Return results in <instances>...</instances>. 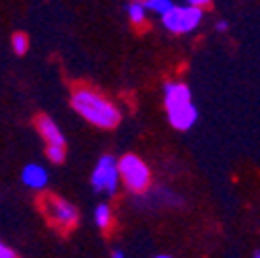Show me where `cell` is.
I'll return each mask as SVG.
<instances>
[{"label":"cell","instance_id":"cell-17","mask_svg":"<svg viewBox=\"0 0 260 258\" xmlns=\"http://www.w3.org/2000/svg\"><path fill=\"white\" fill-rule=\"evenodd\" d=\"M155 258H172V256H168V254H161V256H155Z\"/></svg>","mask_w":260,"mask_h":258},{"label":"cell","instance_id":"cell-4","mask_svg":"<svg viewBox=\"0 0 260 258\" xmlns=\"http://www.w3.org/2000/svg\"><path fill=\"white\" fill-rule=\"evenodd\" d=\"M120 168V178L124 182V186L135 192V195H141L145 192L151 184V170L147 168V164L135 153H128L118 161Z\"/></svg>","mask_w":260,"mask_h":258},{"label":"cell","instance_id":"cell-5","mask_svg":"<svg viewBox=\"0 0 260 258\" xmlns=\"http://www.w3.org/2000/svg\"><path fill=\"white\" fill-rule=\"evenodd\" d=\"M203 15L205 13L201 9H194L188 3H184V5H176L168 15L161 17V23H164V27L170 31V34L184 36L201 25Z\"/></svg>","mask_w":260,"mask_h":258},{"label":"cell","instance_id":"cell-10","mask_svg":"<svg viewBox=\"0 0 260 258\" xmlns=\"http://www.w3.org/2000/svg\"><path fill=\"white\" fill-rule=\"evenodd\" d=\"M126 11H128V19L133 21L135 25H143L145 21H147V9H145V5L143 3H130L128 7H126Z\"/></svg>","mask_w":260,"mask_h":258},{"label":"cell","instance_id":"cell-2","mask_svg":"<svg viewBox=\"0 0 260 258\" xmlns=\"http://www.w3.org/2000/svg\"><path fill=\"white\" fill-rule=\"evenodd\" d=\"M164 104L168 120L176 131H190L199 120V110L192 104V91L184 83H168L164 87Z\"/></svg>","mask_w":260,"mask_h":258},{"label":"cell","instance_id":"cell-12","mask_svg":"<svg viewBox=\"0 0 260 258\" xmlns=\"http://www.w3.org/2000/svg\"><path fill=\"white\" fill-rule=\"evenodd\" d=\"M27 48H29V38L25 34H21V31H19V34H15L13 36V50L21 56V54L27 52Z\"/></svg>","mask_w":260,"mask_h":258},{"label":"cell","instance_id":"cell-9","mask_svg":"<svg viewBox=\"0 0 260 258\" xmlns=\"http://www.w3.org/2000/svg\"><path fill=\"white\" fill-rule=\"evenodd\" d=\"M95 225L100 230H110V225H112V209L110 205L102 203V205H97L95 207Z\"/></svg>","mask_w":260,"mask_h":258},{"label":"cell","instance_id":"cell-6","mask_svg":"<svg viewBox=\"0 0 260 258\" xmlns=\"http://www.w3.org/2000/svg\"><path fill=\"white\" fill-rule=\"evenodd\" d=\"M118 161L120 159H116L114 155H102L100 157V161H97V166L91 174V186L95 192H106L108 197L116 195L118 182L122 180Z\"/></svg>","mask_w":260,"mask_h":258},{"label":"cell","instance_id":"cell-8","mask_svg":"<svg viewBox=\"0 0 260 258\" xmlns=\"http://www.w3.org/2000/svg\"><path fill=\"white\" fill-rule=\"evenodd\" d=\"M21 180L31 190H42L48 184V172L38 164H27L21 172Z\"/></svg>","mask_w":260,"mask_h":258},{"label":"cell","instance_id":"cell-15","mask_svg":"<svg viewBox=\"0 0 260 258\" xmlns=\"http://www.w3.org/2000/svg\"><path fill=\"white\" fill-rule=\"evenodd\" d=\"M215 27H217V31H227V27H230V23H227L225 19H221V21H219Z\"/></svg>","mask_w":260,"mask_h":258},{"label":"cell","instance_id":"cell-16","mask_svg":"<svg viewBox=\"0 0 260 258\" xmlns=\"http://www.w3.org/2000/svg\"><path fill=\"white\" fill-rule=\"evenodd\" d=\"M112 258H126V256H124V252L116 250V252H112Z\"/></svg>","mask_w":260,"mask_h":258},{"label":"cell","instance_id":"cell-1","mask_svg":"<svg viewBox=\"0 0 260 258\" xmlns=\"http://www.w3.org/2000/svg\"><path fill=\"white\" fill-rule=\"evenodd\" d=\"M71 106L73 110L85 118L87 122H91L97 128H116L122 120L120 110L106 98L100 91H95L91 87H77L71 95Z\"/></svg>","mask_w":260,"mask_h":258},{"label":"cell","instance_id":"cell-13","mask_svg":"<svg viewBox=\"0 0 260 258\" xmlns=\"http://www.w3.org/2000/svg\"><path fill=\"white\" fill-rule=\"evenodd\" d=\"M0 258H19L9 246H5L3 242H0Z\"/></svg>","mask_w":260,"mask_h":258},{"label":"cell","instance_id":"cell-14","mask_svg":"<svg viewBox=\"0 0 260 258\" xmlns=\"http://www.w3.org/2000/svg\"><path fill=\"white\" fill-rule=\"evenodd\" d=\"M188 5H190V7H194V9H201V11H205V9H209V7H211L209 0H188Z\"/></svg>","mask_w":260,"mask_h":258},{"label":"cell","instance_id":"cell-11","mask_svg":"<svg viewBox=\"0 0 260 258\" xmlns=\"http://www.w3.org/2000/svg\"><path fill=\"white\" fill-rule=\"evenodd\" d=\"M145 5V9L147 11H151V13H157V15H168L176 5L172 3V0H147V3H143Z\"/></svg>","mask_w":260,"mask_h":258},{"label":"cell","instance_id":"cell-3","mask_svg":"<svg viewBox=\"0 0 260 258\" xmlns=\"http://www.w3.org/2000/svg\"><path fill=\"white\" fill-rule=\"evenodd\" d=\"M40 209L46 215V219L50 221V225L54 230L69 234L77 228L79 223V209L69 203L67 199H60L56 195H46L40 199Z\"/></svg>","mask_w":260,"mask_h":258},{"label":"cell","instance_id":"cell-7","mask_svg":"<svg viewBox=\"0 0 260 258\" xmlns=\"http://www.w3.org/2000/svg\"><path fill=\"white\" fill-rule=\"evenodd\" d=\"M38 131L46 141V155L52 164H62L67 159V139L60 133L58 124L50 116H38Z\"/></svg>","mask_w":260,"mask_h":258},{"label":"cell","instance_id":"cell-18","mask_svg":"<svg viewBox=\"0 0 260 258\" xmlns=\"http://www.w3.org/2000/svg\"><path fill=\"white\" fill-rule=\"evenodd\" d=\"M254 258H260V250H256V252H254Z\"/></svg>","mask_w":260,"mask_h":258}]
</instances>
